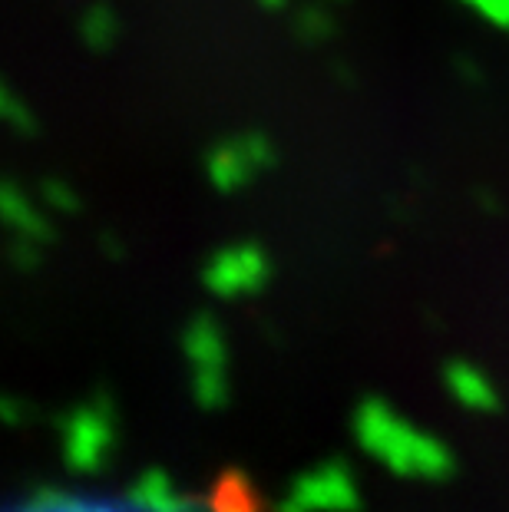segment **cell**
<instances>
[{"label":"cell","instance_id":"cell-17","mask_svg":"<svg viewBox=\"0 0 509 512\" xmlns=\"http://www.w3.org/2000/svg\"><path fill=\"white\" fill-rule=\"evenodd\" d=\"M43 261L40 255V245L37 242H27V238H10V265L17 271H34Z\"/></svg>","mask_w":509,"mask_h":512},{"label":"cell","instance_id":"cell-22","mask_svg":"<svg viewBox=\"0 0 509 512\" xmlns=\"http://www.w3.org/2000/svg\"><path fill=\"white\" fill-rule=\"evenodd\" d=\"M324 4H334V0H324Z\"/></svg>","mask_w":509,"mask_h":512},{"label":"cell","instance_id":"cell-4","mask_svg":"<svg viewBox=\"0 0 509 512\" xmlns=\"http://www.w3.org/2000/svg\"><path fill=\"white\" fill-rule=\"evenodd\" d=\"M272 278V261L255 242H235L212 252L202 265V285L215 298H248L258 294Z\"/></svg>","mask_w":509,"mask_h":512},{"label":"cell","instance_id":"cell-15","mask_svg":"<svg viewBox=\"0 0 509 512\" xmlns=\"http://www.w3.org/2000/svg\"><path fill=\"white\" fill-rule=\"evenodd\" d=\"M40 202H43V209H50V212H57V215L80 212V195L73 192V185L63 182V179H47V182H43L40 185Z\"/></svg>","mask_w":509,"mask_h":512},{"label":"cell","instance_id":"cell-5","mask_svg":"<svg viewBox=\"0 0 509 512\" xmlns=\"http://www.w3.org/2000/svg\"><path fill=\"white\" fill-rule=\"evenodd\" d=\"M291 496L301 499L308 509H328V512H357L361 496H357L354 476L344 460H328L311 473H301L288 489Z\"/></svg>","mask_w":509,"mask_h":512},{"label":"cell","instance_id":"cell-6","mask_svg":"<svg viewBox=\"0 0 509 512\" xmlns=\"http://www.w3.org/2000/svg\"><path fill=\"white\" fill-rule=\"evenodd\" d=\"M40 205L43 202L30 199L17 182H4V189H0V212H4L10 235L47 245V242H53V225L47 215H43Z\"/></svg>","mask_w":509,"mask_h":512},{"label":"cell","instance_id":"cell-20","mask_svg":"<svg viewBox=\"0 0 509 512\" xmlns=\"http://www.w3.org/2000/svg\"><path fill=\"white\" fill-rule=\"evenodd\" d=\"M103 248H110V258H119V255H123V248H119V245H116V238H110V235L103 238Z\"/></svg>","mask_w":509,"mask_h":512},{"label":"cell","instance_id":"cell-12","mask_svg":"<svg viewBox=\"0 0 509 512\" xmlns=\"http://www.w3.org/2000/svg\"><path fill=\"white\" fill-rule=\"evenodd\" d=\"M192 397L202 410H222L229 400L225 370H192Z\"/></svg>","mask_w":509,"mask_h":512},{"label":"cell","instance_id":"cell-10","mask_svg":"<svg viewBox=\"0 0 509 512\" xmlns=\"http://www.w3.org/2000/svg\"><path fill=\"white\" fill-rule=\"evenodd\" d=\"M209 503H212V512H262V503H258L255 489L242 470H225L215 479Z\"/></svg>","mask_w":509,"mask_h":512},{"label":"cell","instance_id":"cell-19","mask_svg":"<svg viewBox=\"0 0 509 512\" xmlns=\"http://www.w3.org/2000/svg\"><path fill=\"white\" fill-rule=\"evenodd\" d=\"M0 410H4L7 423H20V420H24V407H20L17 400H4V407H0Z\"/></svg>","mask_w":509,"mask_h":512},{"label":"cell","instance_id":"cell-1","mask_svg":"<svg viewBox=\"0 0 509 512\" xmlns=\"http://www.w3.org/2000/svg\"><path fill=\"white\" fill-rule=\"evenodd\" d=\"M351 427L361 450L374 453L387 470H394L397 476H417V446L424 433L400 420L384 400L364 397L357 403Z\"/></svg>","mask_w":509,"mask_h":512},{"label":"cell","instance_id":"cell-7","mask_svg":"<svg viewBox=\"0 0 509 512\" xmlns=\"http://www.w3.org/2000/svg\"><path fill=\"white\" fill-rule=\"evenodd\" d=\"M182 351L192 361V370H225V337L212 314H196L182 331Z\"/></svg>","mask_w":509,"mask_h":512},{"label":"cell","instance_id":"cell-13","mask_svg":"<svg viewBox=\"0 0 509 512\" xmlns=\"http://www.w3.org/2000/svg\"><path fill=\"white\" fill-rule=\"evenodd\" d=\"M0 113H4V123L14 129L17 136H34L37 133V116L34 110L27 106L24 96H17L14 90H7L0 93Z\"/></svg>","mask_w":509,"mask_h":512},{"label":"cell","instance_id":"cell-11","mask_svg":"<svg viewBox=\"0 0 509 512\" xmlns=\"http://www.w3.org/2000/svg\"><path fill=\"white\" fill-rule=\"evenodd\" d=\"M80 40L90 47L93 53H106L113 50V43L119 40V20L106 4L90 7L80 17Z\"/></svg>","mask_w":509,"mask_h":512},{"label":"cell","instance_id":"cell-3","mask_svg":"<svg viewBox=\"0 0 509 512\" xmlns=\"http://www.w3.org/2000/svg\"><path fill=\"white\" fill-rule=\"evenodd\" d=\"M63 430V463L73 473H96L110 456L113 443V407L106 390H96L90 403L70 410L60 420Z\"/></svg>","mask_w":509,"mask_h":512},{"label":"cell","instance_id":"cell-14","mask_svg":"<svg viewBox=\"0 0 509 512\" xmlns=\"http://www.w3.org/2000/svg\"><path fill=\"white\" fill-rule=\"evenodd\" d=\"M295 34L305 43H324L334 34V20L324 7H301L295 17Z\"/></svg>","mask_w":509,"mask_h":512},{"label":"cell","instance_id":"cell-18","mask_svg":"<svg viewBox=\"0 0 509 512\" xmlns=\"http://www.w3.org/2000/svg\"><path fill=\"white\" fill-rule=\"evenodd\" d=\"M275 512H311L305 503H301V499H295L291 493H285V499H281V503L275 506Z\"/></svg>","mask_w":509,"mask_h":512},{"label":"cell","instance_id":"cell-2","mask_svg":"<svg viewBox=\"0 0 509 512\" xmlns=\"http://www.w3.org/2000/svg\"><path fill=\"white\" fill-rule=\"evenodd\" d=\"M275 166V146L265 133H235L205 152V179L215 192L235 195Z\"/></svg>","mask_w":509,"mask_h":512},{"label":"cell","instance_id":"cell-21","mask_svg":"<svg viewBox=\"0 0 509 512\" xmlns=\"http://www.w3.org/2000/svg\"><path fill=\"white\" fill-rule=\"evenodd\" d=\"M258 4H262L265 10H281V7L288 4V0H258Z\"/></svg>","mask_w":509,"mask_h":512},{"label":"cell","instance_id":"cell-8","mask_svg":"<svg viewBox=\"0 0 509 512\" xmlns=\"http://www.w3.org/2000/svg\"><path fill=\"white\" fill-rule=\"evenodd\" d=\"M443 380H447L450 394L457 397L467 410H480L490 413L500 407V397H496V387L486 380L483 370H476L467 361H450L443 367Z\"/></svg>","mask_w":509,"mask_h":512},{"label":"cell","instance_id":"cell-9","mask_svg":"<svg viewBox=\"0 0 509 512\" xmlns=\"http://www.w3.org/2000/svg\"><path fill=\"white\" fill-rule=\"evenodd\" d=\"M126 499L133 506L146 509V512H192V499L179 496L176 489H172L169 476L162 470H156V466L153 470H146L133 486H129Z\"/></svg>","mask_w":509,"mask_h":512},{"label":"cell","instance_id":"cell-16","mask_svg":"<svg viewBox=\"0 0 509 512\" xmlns=\"http://www.w3.org/2000/svg\"><path fill=\"white\" fill-rule=\"evenodd\" d=\"M463 7H470L476 17H483L486 24L509 30V0H460Z\"/></svg>","mask_w":509,"mask_h":512}]
</instances>
